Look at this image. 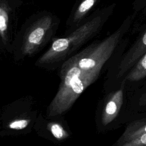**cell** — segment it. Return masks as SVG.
I'll return each mask as SVG.
<instances>
[{"label": "cell", "mask_w": 146, "mask_h": 146, "mask_svg": "<svg viewBox=\"0 0 146 146\" xmlns=\"http://www.w3.org/2000/svg\"><path fill=\"white\" fill-rule=\"evenodd\" d=\"M115 6L113 3L98 9L67 35L54 38L50 47L38 59L35 64L43 66L54 64L72 54L100 32Z\"/></svg>", "instance_id": "1"}, {"label": "cell", "mask_w": 146, "mask_h": 146, "mask_svg": "<svg viewBox=\"0 0 146 146\" xmlns=\"http://www.w3.org/2000/svg\"><path fill=\"white\" fill-rule=\"evenodd\" d=\"M135 13L128 15L120 26L103 40L88 46L68 59L83 71L102 70L129 30Z\"/></svg>", "instance_id": "4"}, {"label": "cell", "mask_w": 146, "mask_h": 146, "mask_svg": "<svg viewBox=\"0 0 146 146\" xmlns=\"http://www.w3.org/2000/svg\"><path fill=\"white\" fill-rule=\"evenodd\" d=\"M124 79L120 87L114 91L108 98L102 111L101 121L104 125H107L112 122L117 116L123 103Z\"/></svg>", "instance_id": "7"}, {"label": "cell", "mask_w": 146, "mask_h": 146, "mask_svg": "<svg viewBox=\"0 0 146 146\" xmlns=\"http://www.w3.org/2000/svg\"><path fill=\"white\" fill-rule=\"evenodd\" d=\"M146 133V117L131 122L125 128L119 143L133 140Z\"/></svg>", "instance_id": "9"}, {"label": "cell", "mask_w": 146, "mask_h": 146, "mask_svg": "<svg viewBox=\"0 0 146 146\" xmlns=\"http://www.w3.org/2000/svg\"><path fill=\"white\" fill-rule=\"evenodd\" d=\"M139 104L142 106H146V90L143 93L139 99Z\"/></svg>", "instance_id": "15"}, {"label": "cell", "mask_w": 146, "mask_h": 146, "mask_svg": "<svg viewBox=\"0 0 146 146\" xmlns=\"http://www.w3.org/2000/svg\"><path fill=\"white\" fill-rule=\"evenodd\" d=\"M60 25L55 14L42 11L28 18L13 39L11 50L19 57L31 56L52 40Z\"/></svg>", "instance_id": "2"}, {"label": "cell", "mask_w": 146, "mask_h": 146, "mask_svg": "<svg viewBox=\"0 0 146 146\" xmlns=\"http://www.w3.org/2000/svg\"><path fill=\"white\" fill-rule=\"evenodd\" d=\"M132 5L135 14L139 13L146 15V0H135Z\"/></svg>", "instance_id": "14"}, {"label": "cell", "mask_w": 146, "mask_h": 146, "mask_svg": "<svg viewBox=\"0 0 146 146\" xmlns=\"http://www.w3.org/2000/svg\"><path fill=\"white\" fill-rule=\"evenodd\" d=\"M47 129L52 136L58 140H64L69 136L68 132L58 122L49 123L47 124Z\"/></svg>", "instance_id": "11"}, {"label": "cell", "mask_w": 146, "mask_h": 146, "mask_svg": "<svg viewBox=\"0 0 146 146\" xmlns=\"http://www.w3.org/2000/svg\"><path fill=\"white\" fill-rule=\"evenodd\" d=\"M102 70L83 71L68 59L62 64L60 83L56 95L47 109L50 116L66 112L83 91L98 79Z\"/></svg>", "instance_id": "3"}, {"label": "cell", "mask_w": 146, "mask_h": 146, "mask_svg": "<svg viewBox=\"0 0 146 146\" xmlns=\"http://www.w3.org/2000/svg\"><path fill=\"white\" fill-rule=\"evenodd\" d=\"M99 0H80L76 5L66 22L67 28L71 30L80 26Z\"/></svg>", "instance_id": "8"}, {"label": "cell", "mask_w": 146, "mask_h": 146, "mask_svg": "<svg viewBox=\"0 0 146 146\" xmlns=\"http://www.w3.org/2000/svg\"><path fill=\"white\" fill-rule=\"evenodd\" d=\"M146 77V52L137 61L125 78L126 81L136 82Z\"/></svg>", "instance_id": "10"}, {"label": "cell", "mask_w": 146, "mask_h": 146, "mask_svg": "<svg viewBox=\"0 0 146 146\" xmlns=\"http://www.w3.org/2000/svg\"><path fill=\"white\" fill-rule=\"evenodd\" d=\"M120 146H146V133L133 140L120 143Z\"/></svg>", "instance_id": "13"}, {"label": "cell", "mask_w": 146, "mask_h": 146, "mask_svg": "<svg viewBox=\"0 0 146 146\" xmlns=\"http://www.w3.org/2000/svg\"><path fill=\"white\" fill-rule=\"evenodd\" d=\"M31 120L27 118H17L10 121L7 125V127L13 130H22L25 129L30 124Z\"/></svg>", "instance_id": "12"}, {"label": "cell", "mask_w": 146, "mask_h": 146, "mask_svg": "<svg viewBox=\"0 0 146 146\" xmlns=\"http://www.w3.org/2000/svg\"><path fill=\"white\" fill-rule=\"evenodd\" d=\"M22 4L21 0H0V41L4 49L11 50L13 21L16 10Z\"/></svg>", "instance_id": "5"}, {"label": "cell", "mask_w": 146, "mask_h": 146, "mask_svg": "<svg viewBox=\"0 0 146 146\" xmlns=\"http://www.w3.org/2000/svg\"><path fill=\"white\" fill-rule=\"evenodd\" d=\"M146 52V24L142 27L135 41L124 55L118 67L117 78L122 76Z\"/></svg>", "instance_id": "6"}]
</instances>
